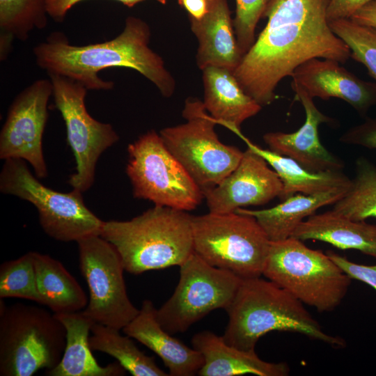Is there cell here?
I'll list each match as a JSON object with an SVG mask.
<instances>
[{
	"label": "cell",
	"mask_w": 376,
	"mask_h": 376,
	"mask_svg": "<svg viewBox=\"0 0 376 376\" xmlns=\"http://www.w3.org/2000/svg\"><path fill=\"white\" fill-rule=\"evenodd\" d=\"M330 0H270L263 17L267 23L233 71L243 91L262 107L276 98L275 89L304 62L327 58L344 63L346 43L331 29Z\"/></svg>",
	"instance_id": "obj_1"
},
{
	"label": "cell",
	"mask_w": 376,
	"mask_h": 376,
	"mask_svg": "<svg viewBox=\"0 0 376 376\" xmlns=\"http://www.w3.org/2000/svg\"><path fill=\"white\" fill-rule=\"evenodd\" d=\"M150 30L143 19L130 16L123 31L115 38L84 46L72 45L60 33H52L36 46V63L47 73L77 81L88 90H109L114 83L99 77L111 67L130 68L150 81L165 97L175 89V81L162 58L149 47Z\"/></svg>",
	"instance_id": "obj_2"
},
{
	"label": "cell",
	"mask_w": 376,
	"mask_h": 376,
	"mask_svg": "<svg viewBox=\"0 0 376 376\" xmlns=\"http://www.w3.org/2000/svg\"><path fill=\"white\" fill-rule=\"evenodd\" d=\"M226 311L228 322L222 336L242 350L255 351L258 340L273 331L299 333L334 348L346 346L344 338L324 331L301 301L261 276L242 279Z\"/></svg>",
	"instance_id": "obj_3"
},
{
	"label": "cell",
	"mask_w": 376,
	"mask_h": 376,
	"mask_svg": "<svg viewBox=\"0 0 376 376\" xmlns=\"http://www.w3.org/2000/svg\"><path fill=\"white\" fill-rule=\"evenodd\" d=\"M100 235L132 274L180 267L194 253L192 215L165 206L155 205L128 221H104Z\"/></svg>",
	"instance_id": "obj_4"
},
{
	"label": "cell",
	"mask_w": 376,
	"mask_h": 376,
	"mask_svg": "<svg viewBox=\"0 0 376 376\" xmlns=\"http://www.w3.org/2000/svg\"><path fill=\"white\" fill-rule=\"evenodd\" d=\"M263 275L320 313L335 310L352 282L327 253L292 237L271 242Z\"/></svg>",
	"instance_id": "obj_5"
},
{
	"label": "cell",
	"mask_w": 376,
	"mask_h": 376,
	"mask_svg": "<svg viewBox=\"0 0 376 376\" xmlns=\"http://www.w3.org/2000/svg\"><path fill=\"white\" fill-rule=\"evenodd\" d=\"M66 330L56 315L39 306L0 301V375L31 376L61 361Z\"/></svg>",
	"instance_id": "obj_6"
},
{
	"label": "cell",
	"mask_w": 376,
	"mask_h": 376,
	"mask_svg": "<svg viewBox=\"0 0 376 376\" xmlns=\"http://www.w3.org/2000/svg\"><path fill=\"white\" fill-rule=\"evenodd\" d=\"M194 251L242 279L263 275L271 241L252 216L237 212L192 216Z\"/></svg>",
	"instance_id": "obj_7"
},
{
	"label": "cell",
	"mask_w": 376,
	"mask_h": 376,
	"mask_svg": "<svg viewBox=\"0 0 376 376\" xmlns=\"http://www.w3.org/2000/svg\"><path fill=\"white\" fill-rule=\"evenodd\" d=\"M22 159L4 160L0 173V191L31 203L38 210L43 231L61 242H77L100 235L104 221L86 205L82 192L72 189L56 191L42 184Z\"/></svg>",
	"instance_id": "obj_8"
},
{
	"label": "cell",
	"mask_w": 376,
	"mask_h": 376,
	"mask_svg": "<svg viewBox=\"0 0 376 376\" xmlns=\"http://www.w3.org/2000/svg\"><path fill=\"white\" fill-rule=\"evenodd\" d=\"M182 116L185 123L165 127L159 134L202 191L212 188L236 169L244 152L219 139L214 130L217 123L203 101L187 98Z\"/></svg>",
	"instance_id": "obj_9"
},
{
	"label": "cell",
	"mask_w": 376,
	"mask_h": 376,
	"mask_svg": "<svg viewBox=\"0 0 376 376\" xmlns=\"http://www.w3.org/2000/svg\"><path fill=\"white\" fill-rule=\"evenodd\" d=\"M125 172L134 198L155 205L194 210L203 191L165 146L159 133L150 130L127 146Z\"/></svg>",
	"instance_id": "obj_10"
},
{
	"label": "cell",
	"mask_w": 376,
	"mask_h": 376,
	"mask_svg": "<svg viewBox=\"0 0 376 376\" xmlns=\"http://www.w3.org/2000/svg\"><path fill=\"white\" fill-rule=\"evenodd\" d=\"M242 279L210 265L194 251L180 266L178 283L172 296L157 311L162 327L182 333L212 311L226 309Z\"/></svg>",
	"instance_id": "obj_11"
},
{
	"label": "cell",
	"mask_w": 376,
	"mask_h": 376,
	"mask_svg": "<svg viewBox=\"0 0 376 376\" xmlns=\"http://www.w3.org/2000/svg\"><path fill=\"white\" fill-rule=\"evenodd\" d=\"M77 242L80 272L89 290V300L82 311L94 323L123 329L139 309L128 297L118 253L100 235Z\"/></svg>",
	"instance_id": "obj_12"
},
{
	"label": "cell",
	"mask_w": 376,
	"mask_h": 376,
	"mask_svg": "<svg viewBox=\"0 0 376 376\" xmlns=\"http://www.w3.org/2000/svg\"><path fill=\"white\" fill-rule=\"evenodd\" d=\"M56 107L65 122L67 139L75 156V172L69 185L82 193L95 180L97 162L101 155L114 145L119 136L109 123L94 119L87 111V88L79 82L55 73H48Z\"/></svg>",
	"instance_id": "obj_13"
},
{
	"label": "cell",
	"mask_w": 376,
	"mask_h": 376,
	"mask_svg": "<svg viewBox=\"0 0 376 376\" xmlns=\"http://www.w3.org/2000/svg\"><path fill=\"white\" fill-rule=\"evenodd\" d=\"M52 95L50 80L39 79L21 91L10 104L0 133V159H22L38 178L48 176L42 136Z\"/></svg>",
	"instance_id": "obj_14"
},
{
	"label": "cell",
	"mask_w": 376,
	"mask_h": 376,
	"mask_svg": "<svg viewBox=\"0 0 376 376\" xmlns=\"http://www.w3.org/2000/svg\"><path fill=\"white\" fill-rule=\"evenodd\" d=\"M283 185L268 163L250 148L236 169L216 186L203 190L209 212L226 214L266 204L281 196Z\"/></svg>",
	"instance_id": "obj_15"
},
{
	"label": "cell",
	"mask_w": 376,
	"mask_h": 376,
	"mask_svg": "<svg viewBox=\"0 0 376 376\" xmlns=\"http://www.w3.org/2000/svg\"><path fill=\"white\" fill-rule=\"evenodd\" d=\"M296 99L305 111L304 123L292 133L270 132L263 139L269 150L288 157L309 171L324 172L342 171L343 162L329 152L321 143L318 128L321 123H331L332 118L322 113L315 105L313 98L297 82L292 80Z\"/></svg>",
	"instance_id": "obj_16"
},
{
	"label": "cell",
	"mask_w": 376,
	"mask_h": 376,
	"mask_svg": "<svg viewBox=\"0 0 376 376\" xmlns=\"http://www.w3.org/2000/svg\"><path fill=\"white\" fill-rule=\"evenodd\" d=\"M340 64L332 59L314 58L298 66L290 77L311 97L341 99L366 117L376 104V83L359 79Z\"/></svg>",
	"instance_id": "obj_17"
},
{
	"label": "cell",
	"mask_w": 376,
	"mask_h": 376,
	"mask_svg": "<svg viewBox=\"0 0 376 376\" xmlns=\"http://www.w3.org/2000/svg\"><path fill=\"white\" fill-rule=\"evenodd\" d=\"M157 308L152 301L142 302L139 313L122 330L155 352L171 376H192L204 363L203 357L166 331L157 319Z\"/></svg>",
	"instance_id": "obj_18"
},
{
	"label": "cell",
	"mask_w": 376,
	"mask_h": 376,
	"mask_svg": "<svg viewBox=\"0 0 376 376\" xmlns=\"http://www.w3.org/2000/svg\"><path fill=\"white\" fill-rule=\"evenodd\" d=\"M208 10L201 19L189 17L198 40L196 64L200 70L216 66L233 71L242 55L239 50L227 0H207Z\"/></svg>",
	"instance_id": "obj_19"
},
{
	"label": "cell",
	"mask_w": 376,
	"mask_h": 376,
	"mask_svg": "<svg viewBox=\"0 0 376 376\" xmlns=\"http://www.w3.org/2000/svg\"><path fill=\"white\" fill-rule=\"evenodd\" d=\"M194 348L203 357L200 376H234L252 374L258 376H286L290 368L285 362L262 360L255 351H244L228 345L223 336L210 331L196 334L191 338Z\"/></svg>",
	"instance_id": "obj_20"
},
{
	"label": "cell",
	"mask_w": 376,
	"mask_h": 376,
	"mask_svg": "<svg viewBox=\"0 0 376 376\" xmlns=\"http://www.w3.org/2000/svg\"><path fill=\"white\" fill-rule=\"evenodd\" d=\"M204 97L203 104L217 124L230 131L256 116L262 107L242 88L233 71L208 66L202 70Z\"/></svg>",
	"instance_id": "obj_21"
},
{
	"label": "cell",
	"mask_w": 376,
	"mask_h": 376,
	"mask_svg": "<svg viewBox=\"0 0 376 376\" xmlns=\"http://www.w3.org/2000/svg\"><path fill=\"white\" fill-rule=\"evenodd\" d=\"M292 237L324 242L343 250H357L376 258V225L350 219L331 210L308 217Z\"/></svg>",
	"instance_id": "obj_22"
},
{
	"label": "cell",
	"mask_w": 376,
	"mask_h": 376,
	"mask_svg": "<svg viewBox=\"0 0 376 376\" xmlns=\"http://www.w3.org/2000/svg\"><path fill=\"white\" fill-rule=\"evenodd\" d=\"M66 330V345L59 363L47 370V376H120L125 368L118 363L98 364L92 354L88 338L93 322L82 311L55 314Z\"/></svg>",
	"instance_id": "obj_23"
},
{
	"label": "cell",
	"mask_w": 376,
	"mask_h": 376,
	"mask_svg": "<svg viewBox=\"0 0 376 376\" xmlns=\"http://www.w3.org/2000/svg\"><path fill=\"white\" fill-rule=\"evenodd\" d=\"M348 189H334L313 194L297 193L270 208H239L235 212L253 217L271 242L281 241L292 237L306 218L315 214L318 209L340 199Z\"/></svg>",
	"instance_id": "obj_24"
},
{
	"label": "cell",
	"mask_w": 376,
	"mask_h": 376,
	"mask_svg": "<svg viewBox=\"0 0 376 376\" xmlns=\"http://www.w3.org/2000/svg\"><path fill=\"white\" fill-rule=\"evenodd\" d=\"M250 148L260 155L278 174L283 189L279 198L283 201L295 194H313L334 189L349 188L351 178L342 171L314 172L295 160L263 148L251 142L240 131H232Z\"/></svg>",
	"instance_id": "obj_25"
},
{
	"label": "cell",
	"mask_w": 376,
	"mask_h": 376,
	"mask_svg": "<svg viewBox=\"0 0 376 376\" xmlns=\"http://www.w3.org/2000/svg\"><path fill=\"white\" fill-rule=\"evenodd\" d=\"M33 256L40 304L54 314L84 310L88 304L86 295L63 265L47 254L33 251Z\"/></svg>",
	"instance_id": "obj_26"
},
{
	"label": "cell",
	"mask_w": 376,
	"mask_h": 376,
	"mask_svg": "<svg viewBox=\"0 0 376 376\" xmlns=\"http://www.w3.org/2000/svg\"><path fill=\"white\" fill-rule=\"evenodd\" d=\"M88 342L92 351L106 353L133 376L169 375L156 364L155 358L146 355L134 344L132 338L123 336L120 330L93 323Z\"/></svg>",
	"instance_id": "obj_27"
},
{
	"label": "cell",
	"mask_w": 376,
	"mask_h": 376,
	"mask_svg": "<svg viewBox=\"0 0 376 376\" xmlns=\"http://www.w3.org/2000/svg\"><path fill=\"white\" fill-rule=\"evenodd\" d=\"M333 205L332 211L352 220L376 218V166L363 157L358 158L350 187Z\"/></svg>",
	"instance_id": "obj_28"
},
{
	"label": "cell",
	"mask_w": 376,
	"mask_h": 376,
	"mask_svg": "<svg viewBox=\"0 0 376 376\" xmlns=\"http://www.w3.org/2000/svg\"><path fill=\"white\" fill-rule=\"evenodd\" d=\"M47 0H0L1 45L8 47L10 38L26 40L33 29L47 23Z\"/></svg>",
	"instance_id": "obj_29"
},
{
	"label": "cell",
	"mask_w": 376,
	"mask_h": 376,
	"mask_svg": "<svg viewBox=\"0 0 376 376\" xmlns=\"http://www.w3.org/2000/svg\"><path fill=\"white\" fill-rule=\"evenodd\" d=\"M15 297L41 303L38 291L33 251L0 266V298Z\"/></svg>",
	"instance_id": "obj_30"
},
{
	"label": "cell",
	"mask_w": 376,
	"mask_h": 376,
	"mask_svg": "<svg viewBox=\"0 0 376 376\" xmlns=\"http://www.w3.org/2000/svg\"><path fill=\"white\" fill-rule=\"evenodd\" d=\"M331 30L350 49V58L363 64L376 81V28L350 18L329 21Z\"/></svg>",
	"instance_id": "obj_31"
},
{
	"label": "cell",
	"mask_w": 376,
	"mask_h": 376,
	"mask_svg": "<svg viewBox=\"0 0 376 376\" xmlns=\"http://www.w3.org/2000/svg\"><path fill=\"white\" fill-rule=\"evenodd\" d=\"M270 0H236L233 20L237 44L242 56L253 45L255 31Z\"/></svg>",
	"instance_id": "obj_32"
},
{
	"label": "cell",
	"mask_w": 376,
	"mask_h": 376,
	"mask_svg": "<svg viewBox=\"0 0 376 376\" xmlns=\"http://www.w3.org/2000/svg\"><path fill=\"white\" fill-rule=\"evenodd\" d=\"M339 141L345 144L376 149V119L366 117L363 123L344 132Z\"/></svg>",
	"instance_id": "obj_33"
},
{
	"label": "cell",
	"mask_w": 376,
	"mask_h": 376,
	"mask_svg": "<svg viewBox=\"0 0 376 376\" xmlns=\"http://www.w3.org/2000/svg\"><path fill=\"white\" fill-rule=\"evenodd\" d=\"M326 253L352 279L365 283L376 290V265H366L355 263L348 260L345 256L339 255L333 251H327Z\"/></svg>",
	"instance_id": "obj_34"
},
{
	"label": "cell",
	"mask_w": 376,
	"mask_h": 376,
	"mask_svg": "<svg viewBox=\"0 0 376 376\" xmlns=\"http://www.w3.org/2000/svg\"><path fill=\"white\" fill-rule=\"evenodd\" d=\"M373 0H330L327 10L329 21L350 18L355 12Z\"/></svg>",
	"instance_id": "obj_35"
},
{
	"label": "cell",
	"mask_w": 376,
	"mask_h": 376,
	"mask_svg": "<svg viewBox=\"0 0 376 376\" xmlns=\"http://www.w3.org/2000/svg\"><path fill=\"white\" fill-rule=\"evenodd\" d=\"M83 0H47L46 9L48 16L56 22H62L68 11ZM121 2L122 0H116Z\"/></svg>",
	"instance_id": "obj_36"
},
{
	"label": "cell",
	"mask_w": 376,
	"mask_h": 376,
	"mask_svg": "<svg viewBox=\"0 0 376 376\" xmlns=\"http://www.w3.org/2000/svg\"><path fill=\"white\" fill-rule=\"evenodd\" d=\"M350 19L359 24L376 28V0L362 6Z\"/></svg>",
	"instance_id": "obj_37"
},
{
	"label": "cell",
	"mask_w": 376,
	"mask_h": 376,
	"mask_svg": "<svg viewBox=\"0 0 376 376\" xmlns=\"http://www.w3.org/2000/svg\"><path fill=\"white\" fill-rule=\"evenodd\" d=\"M179 4L189 13V17L194 19L202 18L207 12V0H178Z\"/></svg>",
	"instance_id": "obj_38"
}]
</instances>
